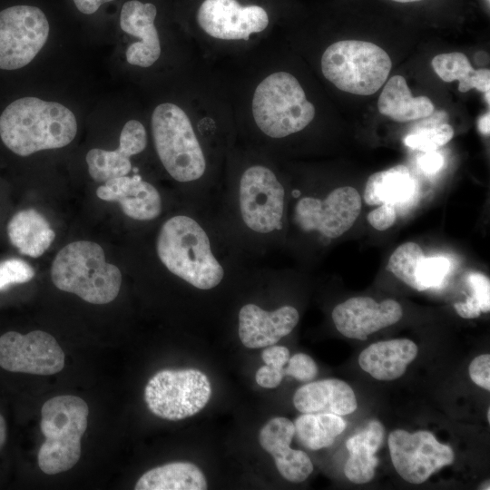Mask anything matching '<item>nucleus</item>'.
Masks as SVG:
<instances>
[{
    "label": "nucleus",
    "mask_w": 490,
    "mask_h": 490,
    "mask_svg": "<svg viewBox=\"0 0 490 490\" xmlns=\"http://www.w3.org/2000/svg\"><path fill=\"white\" fill-rule=\"evenodd\" d=\"M381 114L399 122L416 121L430 116L435 107L426 96H413L406 79L392 76L386 83L377 101Z\"/></svg>",
    "instance_id": "nucleus-24"
},
{
    "label": "nucleus",
    "mask_w": 490,
    "mask_h": 490,
    "mask_svg": "<svg viewBox=\"0 0 490 490\" xmlns=\"http://www.w3.org/2000/svg\"><path fill=\"white\" fill-rule=\"evenodd\" d=\"M292 197L296 200L291 215L295 227L305 234L317 233L322 240L338 238L348 230L362 206L360 194L351 186L336 188L324 198Z\"/></svg>",
    "instance_id": "nucleus-9"
},
{
    "label": "nucleus",
    "mask_w": 490,
    "mask_h": 490,
    "mask_svg": "<svg viewBox=\"0 0 490 490\" xmlns=\"http://www.w3.org/2000/svg\"><path fill=\"white\" fill-rule=\"evenodd\" d=\"M425 258L418 244L406 242L391 254L387 270L410 288L423 291L419 273Z\"/></svg>",
    "instance_id": "nucleus-29"
},
{
    "label": "nucleus",
    "mask_w": 490,
    "mask_h": 490,
    "mask_svg": "<svg viewBox=\"0 0 490 490\" xmlns=\"http://www.w3.org/2000/svg\"><path fill=\"white\" fill-rule=\"evenodd\" d=\"M252 115L263 134L282 139L305 129L314 119L315 107L295 76L277 72L256 87Z\"/></svg>",
    "instance_id": "nucleus-6"
},
{
    "label": "nucleus",
    "mask_w": 490,
    "mask_h": 490,
    "mask_svg": "<svg viewBox=\"0 0 490 490\" xmlns=\"http://www.w3.org/2000/svg\"><path fill=\"white\" fill-rule=\"evenodd\" d=\"M287 197L275 172L255 163L217 193L213 209L233 239L253 258L266 254L284 230Z\"/></svg>",
    "instance_id": "nucleus-1"
},
{
    "label": "nucleus",
    "mask_w": 490,
    "mask_h": 490,
    "mask_svg": "<svg viewBox=\"0 0 490 490\" xmlns=\"http://www.w3.org/2000/svg\"><path fill=\"white\" fill-rule=\"evenodd\" d=\"M417 351L416 343L407 338L379 341L361 351L358 364L374 378L390 381L404 375Z\"/></svg>",
    "instance_id": "nucleus-21"
},
{
    "label": "nucleus",
    "mask_w": 490,
    "mask_h": 490,
    "mask_svg": "<svg viewBox=\"0 0 490 490\" xmlns=\"http://www.w3.org/2000/svg\"><path fill=\"white\" fill-rule=\"evenodd\" d=\"M489 93H490V91L485 93V102L487 103V104L490 103Z\"/></svg>",
    "instance_id": "nucleus-46"
},
{
    "label": "nucleus",
    "mask_w": 490,
    "mask_h": 490,
    "mask_svg": "<svg viewBox=\"0 0 490 490\" xmlns=\"http://www.w3.org/2000/svg\"><path fill=\"white\" fill-rule=\"evenodd\" d=\"M299 320V311L291 305L269 310L256 303H246L238 312V335L249 348H266L289 335Z\"/></svg>",
    "instance_id": "nucleus-15"
},
{
    "label": "nucleus",
    "mask_w": 490,
    "mask_h": 490,
    "mask_svg": "<svg viewBox=\"0 0 490 490\" xmlns=\"http://www.w3.org/2000/svg\"><path fill=\"white\" fill-rule=\"evenodd\" d=\"M147 145V132L137 120L128 121L122 129L119 147L113 151L91 149L85 157L88 172L96 181L128 175L132 171L131 157L141 153Z\"/></svg>",
    "instance_id": "nucleus-19"
},
{
    "label": "nucleus",
    "mask_w": 490,
    "mask_h": 490,
    "mask_svg": "<svg viewBox=\"0 0 490 490\" xmlns=\"http://www.w3.org/2000/svg\"><path fill=\"white\" fill-rule=\"evenodd\" d=\"M453 136L454 130L452 126L442 123L409 133L404 142L409 148L426 152L436 151L438 147L446 144Z\"/></svg>",
    "instance_id": "nucleus-30"
},
{
    "label": "nucleus",
    "mask_w": 490,
    "mask_h": 490,
    "mask_svg": "<svg viewBox=\"0 0 490 490\" xmlns=\"http://www.w3.org/2000/svg\"><path fill=\"white\" fill-rule=\"evenodd\" d=\"M416 191V181L409 169L398 164L369 176L364 191V201L368 205L406 202Z\"/></svg>",
    "instance_id": "nucleus-25"
},
{
    "label": "nucleus",
    "mask_w": 490,
    "mask_h": 490,
    "mask_svg": "<svg viewBox=\"0 0 490 490\" xmlns=\"http://www.w3.org/2000/svg\"><path fill=\"white\" fill-rule=\"evenodd\" d=\"M444 163L443 156L436 151L426 152L418 159L421 170L426 173H435L438 172Z\"/></svg>",
    "instance_id": "nucleus-39"
},
{
    "label": "nucleus",
    "mask_w": 490,
    "mask_h": 490,
    "mask_svg": "<svg viewBox=\"0 0 490 490\" xmlns=\"http://www.w3.org/2000/svg\"><path fill=\"white\" fill-rule=\"evenodd\" d=\"M387 444L396 471L411 484L424 483L455 459L452 448L440 443L431 432L426 430L409 433L396 429L389 434Z\"/></svg>",
    "instance_id": "nucleus-11"
},
{
    "label": "nucleus",
    "mask_w": 490,
    "mask_h": 490,
    "mask_svg": "<svg viewBox=\"0 0 490 490\" xmlns=\"http://www.w3.org/2000/svg\"><path fill=\"white\" fill-rule=\"evenodd\" d=\"M6 232L10 243L31 258L42 256L55 238L48 220L34 209L15 212L7 223Z\"/></svg>",
    "instance_id": "nucleus-23"
},
{
    "label": "nucleus",
    "mask_w": 490,
    "mask_h": 490,
    "mask_svg": "<svg viewBox=\"0 0 490 490\" xmlns=\"http://www.w3.org/2000/svg\"><path fill=\"white\" fill-rule=\"evenodd\" d=\"M487 421L490 422V408L487 409Z\"/></svg>",
    "instance_id": "nucleus-47"
},
{
    "label": "nucleus",
    "mask_w": 490,
    "mask_h": 490,
    "mask_svg": "<svg viewBox=\"0 0 490 490\" xmlns=\"http://www.w3.org/2000/svg\"><path fill=\"white\" fill-rule=\"evenodd\" d=\"M385 428L377 420L347 440L349 456L344 466L346 477L354 484H366L375 475L378 459L376 453L382 446Z\"/></svg>",
    "instance_id": "nucleus-22"
},
{
    "label": "nucleus",
    "mask_w": 490,
    "mask_h": 490,
    "mask_svg": "<svg viewBox=\"0 0 490 490\" xmlns=\"http://www.w3.org/2000/svg\"><path fill=\"white\" fill-rule=\"evenodd\" d=\"M478 131L484 135H489L490 133V113L489 112L484 113L478 119Z\"/></svg>",
    "instance_id": "nucleus-42"
},
{
    "label": "nucleus",
    "mask_w": 490,
    "mask_h": 490,
    "mask_svg": "<svg viewBox=\"0 0 490 490\" xmlns=\"http://www.w3.org/2000/svg\"><path fill=\"white\" fill-rule=\"evenodd\" d=\"M197 21L209 35L221 40H249L269 24L267 12L260 5H240L237 0H204Z\"/></svg>",
    "instance_id": "nucleus-13"
},
{
    "label": "nucleus",
    "mask_w": 490,
    "mask_h": 490,
    "mask_svg": "<svg viewBox=\"0 0 490 490\" xmlns=\"http://www.w3.org/2000/svg\"><path fill=\"white\" fill-rule=\"evenodd\" d=\"M88 415L87 403L76 396H56L44 402L40 428L45 440L37 455L38 466L44 474L65 472L79 461Z\"/></svg>",
    "instance_id": "nucleus-5"
},
{
    "label": "nucleus",
    "mask_w": 490,
    "mask_h": 490,
    "mask_svg": "<svg viewBox=\"0 0 490 490\" xmlns=\"http://www.w3.org/2000/svg\"><path fill=\"white\" fill-rule=\"evenodd\" d=\"M207 481L201 470L190 462H172L145 472L135 490H205Z\"/></svg>",
    "instance_id": "nucleus-26"
},
{
    "label": "nucleus",
    "mask_w": 490,
    "mask_h": 490,
    "mask_svg": "<svg viewBox=\"0 0 490 490\" xmlns=\"http://www.w3.org/2000/svg\"><path fill=\"white\" fill-rule=\"evenodd\" d=\"M457 314L464 318H477L482 312L476 302L468 297L465 302H458L454 305Z\"/></svg>",
    "instance_id": "nucleus-40"
},
{
    "label": "nucleus",
    "mask_w": 490,
    "mask_h": 490,
    "mask_svg": "<svg viewBox=\"0 0 490 490\" xmlns=\"http://www.w3.org/2000/svg\"><path fill=\"white\" fill-rule=\"evenodd\" d=\"M7 427L4 416L0 414V449L6 440Z\"/></svg>",
    "instance_id": "nucleus-43"
},
{
    "label": "nucleus",
    "mask_w": 490,
    "mask_h": 490,
    "mask_svg": "<svg viewBox=\"0 0 490 490\" xmlns=\"http://www.w3.org/2000/svg\"><path fill=\"white\" fill-rule=\"evenodd\" d=\"M0 367L10 372L49 376L64 367V353L49 333L8 331L0 337Z\"/></svg>",
    "instance_id": "nucleus-12"
},
{
    "label": "nucleus",
    "mask_w": 490,
    "mask_h": 490,
    "mask_svg": "<svg viewBox=\"0 0 490 490\" xmlns=\"http://www.w3.org/2000/svg\"><path fill=\"white\" fill-rule=\"evenodd\" d=\"M34 277L33 267L22 259L9 258L0 260V291L13 285L26 283Z\"/></svg>",
    "instance_id": "nucleus-31"
},
{
    "label": "nucleus",
    "mask_w": 490,
    "mask_h": 490,
    "mask_svg": "<svg viewBox=\"0 0 490 490\" xmlns=\"http://www.w3.org/2000/svg\"><path fill=\"white\" fill-rule=\"evenodd\" d=\"M284 373L299 381L309 382L317 376L318 366L309 355L298 353L289 358Z\"/></svg>",
    "instance_id": "nucleus-33"
},
{
    "label": "nucleus",
    "mask_w": 490,
    "mask_h": 490,
    "mask_svg": "<svg viewBox=\"0 0 490 490\" xmlns=\"http://www.w3.org/2000/svg\"><path fill=\"white\" fill-rule=\"evenodd\" d=\"M392 63L378 45L360 40H342L330 44L321 57L327 80L341 91L370 95L385 83Z\"/></svg>",
    "instance_id": "nucleus-7"
},
{
    "label": "nucleus",
    "mask_w": 490,
    "mask_h": 490,
    "mask_svg": "<svg viewBox=\"0 0 490 490\" xmlns=\"http://www.w3.org/2000/svg\"><path fill=\"white\" fill-rule=\"evenodd\" d=\"M472 381L484 389L490 390V355L483 354L475 358L469 365Z\"/></svg>",
    "instance_id": "nucleus-35"
},
{
    "label": "nucleus",
    "mask_w": 490,
    "mask_h": 490,
    "mask_svg": "<svg viewBox=\"0 0 490 490\" xmlns=\"http://www.w3.org/2000/svg\"><path fill=\"white\" fill-rule=\"evenodd\" d=\"M346 426L341 416L331 413L302 414L294 422L297 438L310 450L330 446Z\"/></svg>",
    "instance_id": "nucleus-28"
},
{
    "label": "nucleus",
    "mask_w": 490,
    "mask_h": 490,
    "mask_svg": "<svg viewBox=\"0 0 490 490\" xmlns=\"http://www.w3.org/2000/svg\"><path fill=\"white\" fill-rule=\"evenodd\" d=\"M96 195L101 200L119 203L124 215L136 221H152L163 211L162 194L139 173L108 180L97 188Z\"/></svg>",
    "instance_id": "nucleus-16"
},
{
    "label": "nucleus",
    "mask_w": 490,
    "mask_h": 490,
    "mask_svg": "<svg viewBox=\"0 0 490 490\" xmlns=\"http://www.w3.org/2000/svg\"><path fill=\"white\" fill-rule=\"evenodd\" d=\"M152 132L158 158L171 178L191 188L192 202L212 205L203 185L207 158L185 112L174 103L159 104L152 115Z\"/></svg>",
    "instance_id": "nucleus-2"
},
{
    "label": "nucleus",
    "mask_w": 490,
    "mask_h": 490,
    "mask_svg": "<svg viewBox=\"0 0 490 490\" xmlns=\"http://www.w3.org/2000/svg\"><path fill=\"white\" fill-rule=\"evenodd\" d=\"M284 376V369L279 370L264 365L257 370L255 379L257 384L262 387L274 388L281 383Z\"/></svg>",
    "instance_id": "nucleus-38"
},
{
    "label": "nucleus",
    "mask_w": 490,
    "mask_h": 490,
    "mask_svg": "<svg viewBox=\"0 0 490 490\" xmlns=\"http://www.w3.org/2000/svg\"><path fill=\"white\" fill-rule=\"evenodd\" d=\"M436 74L445 82H459L458 91L466 93L475 88L480 92L490 91V70H475L467 57L459 52L441 54L432 59Z\"/></svg>",
    "instance_id": "nucleus-27"
},
{
    "label": "nucleus",
    "mask_w": 490,
    "mask_h": 490,
    "mask_svg": "<svg viewBox=\"0 0 490 490\" xmlns=\"http://www.w3.org/2000/svg\"><path fill=\"white\" fill-rule=\"evenodd\" d=\"M211 386L197 368L162 369L154 374L144 388V401L156 416L181 420L200 412L209 402Z\"/></svg>",
    "instance_id": "nucleus-8"
},
{
    "label": "nucleus",
    "mask_w": 490,
    "mask_h": 490,
    "mask_svg": "<svg viewBox=\"0 0 490 490\" xmlns=\"http://www.w3.org/2000/svg\"><path fill=\"white\" fill-rule=\"evenodd\" d=\"M156 6L152 3L131 0L123 4L120 14V26L125 33L139 38L126 50L130 64L149 67L161 55V44L154 25Z\"/></svg>",
    "instance_id": "nucleus-18"
},
{
    "label": "nucleus",
    "mask_w": 490,
    "mask_h": 490,
    "mask_svg": "<svg viewBox=\"0 0 490 490\" xmlns=\"http://www.w3.org/2000/svg\"><path fill=\"white\" fill-rule=\"evenodd\" d=\"M489 480H485L482 485H479V489H485V490H489L490 487H489Z\"/></svg>",
    "instance_id": "nucleus-44"
},
{
    "label": "nucleus",
    "mask_w": 490,
    "mask_h": 490,
    "mask_svg": "<svg viewBox=\"0 0 490 490\" xmlns=\"http://www.w3.org/2000/svg\"><path fill=\"white\" fill-rule=\"evenodd\" d=\"M294 436V423L286 417L277 416L262 426L259 442L273 456L278 471L286 480L300 483L312 473L313 465L305 452L290 447Z\"/></svg>",
    "instance_id": "nucleus-17"
},
{
    "label": "nucleus",
    "mask_w": 490,
    "mask_h": 490,
    "mask_svg": "<svg viewBox=\"0 0 490 490\" xmlns=\"http://www.w3.org/2000/svg\"><path fill=\"white\" fill-rule=\"evenodd\" d=\"M450 262L442 257L425 258L419 273L424 290L438 285L449 270Z\"/></svg>",
    "instance_id": "nucleus-32"
},
{
    "label": "nucleus",
    "mask_w": 490,
    "mask_h": 490,
    "mask_svg": "<svg viewBox=\"0 0 490 490\" xmlns=\"http://www.w3.org/2000/svg\"><path fill=\"white\" fill-rule=\"evenodd\" d=\"M77 132L74 113L62 103L37 97L19 98L0 115V138L19 156L63 148Z\"/></svg>",
    "instance_id": "nucleus-3"
},
{
    "label": "nucleus",
    "mask_w": 490,
    "mask_h": 490,
    "mask_svg": "<svg viewBox=\"0 0 490 490\" xmlns=\"http://www.w3.org/2000/svg\"><path fill=\"white\" fill-rule=\"evenodd\" d=\"M391 1L397 2V3H413V2H418L421 0H391Z\"/></svg>",
    "instance_id": "nucleus-45"
},
{
    "label": "nucleus",
    "mask_w": 490,
    "mask_h": 490,
    "mask_svg": "<svg viewBox=\"0 0 490 490\" xmlns=\"http://www.w3.org/2000/svg\"><path fill=\"white\" fill-rule=\"evenodd\" d=\"M51 279L60 290L97 305L115 299L122 285L119 268L105 260L99 244L88 240L71 242L57 253Z\"/></svg>",
    "instance_id": "nucleus-4"
},
{
    "label": "nucleus",
    "mask_w": 490,
    "mask_h": 490,
    "mask_svg": "<svg viewBox=\"0 0 490 490\" xmlns=\"http://www.w3.org/2000/svg\"><path fill=\"white\" fill-rule=\"evenodd\" d=\"M403 315L401 305L394 299L377 302L369 297H354L337 305L332 320L344 337L365 340L370 334L391 326Z\"/></svg>",
    "instance_id": "nucleus-14"
},
{
    "label": "nucleus",
    "mask_w": 490,
    "mask_h": 490,
    "mask_svg": "<svg viewBox=\"0 0 490 490\" xmlns=\"http://www.w3.org/2000/svg\"><path fill=\"white\" fill-rule=\"evenodd\" d=\"M397 219L396 207L390 203H382L368 214V223L377 230L390 228Z\"/></svg>",
    "instance_id": "nucleus-36"
},
{
    "label": "nucleus",
    "mask_w": 490,
    "mask_h": 490,
    "mask_svg": "<svg viewBox=\"0 0 490 490\" xmlns=\"http://www.w3.org/2000/svg\"><path fill=\"white\" fill-rule=\"evenodd\" d=\"M49 35L44 13L33 5H14L0 12V69L27 65L43 48Z\"/></svg>",
    "instance_id": "nucleus-10"
},
{
    "label": "nucleus",
    "mask_w": 490,
    "mask_h": 490,
    "mask_svg": "<svg viewBox=\"0 0 490 490\" xmlns=\"http://www.w3.org/2000/svg\"><path fill=\"white\" fill-rule=\"evenodd\" d=\"M293 404L302 414L331 413L338 416L351 414L358 407L351 387L336 378L309 382L300 387L293 396Z\"/></svg>",
    "instance_id": "nucleus-20"
},
{
    "label": "nucleus",
    "mask_w": 490,
    "mask_h": 490,
    "mask_svg": "<svg viewBox=\"0 0 490 490\" xmlns=\"http://www.w3.org/2000/svg\"><path fill=\"white\" fill-rule=\"evenodd\" d=\"M77 9L85 15L95 13L102 5L113 0H73Z\"/></svg>",
    "instance_id": "nucleus-41"
},
{
    "label": "nucleus",
    "mask_w": 490,
    "mask_h": 490,
    "mask_svg": "<svg viewBox=\"0 0 490 490\" xmlns=\"http://www.w3.org/2000/svg\"><path fill=\"white\" fill-rule=\"evenodd\" d=\"M472 289V299L477 303L481 312L490 310V281L488 277L480 272H472L467 277Z\"/></svg>",
    "instance_id": "nucleus-34"
},
{
    "label": "nucleus",
    "mask_w": 490,
    "mask_h": 490,
    "mask_svg": "<svg viewBox=\"0 0 490 490\" xmlns=\"http://www.w3.org/2000/svg\"><path fill=\"white\" fill-rule=\"evenodd\" d=\"M261 358L265 365L282 370L289 358V351L284 346H269L261 352Z\"/></svg>",
    "instance_id": "nucleus-37"
}]
</instances>
